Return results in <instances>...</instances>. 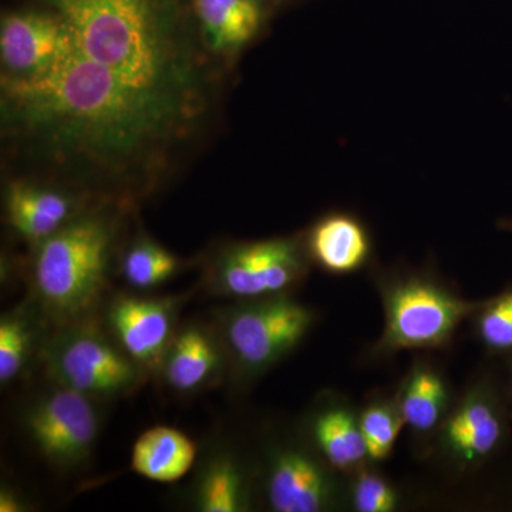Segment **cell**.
Instances as JSON below:
<instances>
[{
	"instance_id": "cell-13",
	"label": "cell",
	"mask_w": 512,
	"mask_h": 512,
	"mask_svg": "<svg viewBox=\"0 0 512 512\" xmlns=\"http://www.w3.org/2000/svg\"><path fill=\"white\" fill-rule=\"evenodd\" d=\"M229 375V360L214 323L187 322L165 350L157 377L170 392L192 396L212 389Z\"/></svg>"
},
{
	"instance_id": "cell-25",
	"label": "cell",
	"mask_w": 512,
	"mask_h": 512,
	"mask_svg": "<svg viewBox=\"0 0 512 512\" xmlns=\"http://www.w3.org/2000/svg\"><path fill=\"white\" fill-rule=\"evenodd\" d=\"M29 501L25 495L18 491V488L10 487V485H2L0 490V512H25L29 511Z\"/></svg>"
},
{
	"instance_id": "cell-18",
	"label": "cell",
	"mask_w": 512,
	"mask_h": 512,
	"mask_svg": "<svg viewBox=\"0 0 512 512\" xmlns=\"http://www.w3.org/2000/svg\"><path fill=\"white\" fill-rule=\"evenodd\" d=\"M52 326L32 301L3 313L0 318V384L10 386L40 363Z\"/></svg>"
},
{
	"instance_id": "cell-21",
	"label": "cell",
	"mask_w": 512,
	"mask_h": 512,
	"mask_svg": "<svg viewBox=\"0 0 512 512\" xmlns=\"http://www.w3.org/2000/svg\"><path fill=\"white\" fill-rule=\"evenodd\" d=\"M394 400L404 424L420 437H433L451 410L447 380L427 362L410 369Z\"/></svg>"
},
{
	"instance_id": "cell-14",
	"label": "cell",
	"mask_w": 512,
	"mask_h": 512,
	"mask_svg": "<svg viewBox=\"0 0 512 512\" xmlns=\"http://www.w3.org/2000/svg\"><path fill=\"white\" fill-rule=\"evenodd\" d=\"M192 6L205 46L231 73L276 16L266 0H192Z\"/></svg>"
},
{
	"instance_id": "cell-26",
	"label": "cell",
	"mask_w": 512,
	"mask_h": 512,
	"mask_svg": "<svg viewBox=\"0 0 512 512\" xmlns=\"http://www.w3.org/2000/svg\"><path fill=\"white\" fill-rule=\"evenodd\" d=\"M271 6L272 10L278 15V13L284 12L286 9H291L293 6L299 5V3L305 2V0H266Z\"/></svg>"
},
{
	"instance_id": "cell-27",
	"label": "cell",
	"mask_w": 512,
	"mask_h": 512,
	"mask_svg": "<svg viewBox=\"0 0 512 512\" xmlns=\"http://www.w3.org/2000/svg\"><path fill=\"white\" fill-rule=\"evenodd\" d=\"M498 227H500L501 229H504V231L512 232V218H510V220L498 221Z\"/></svg>"
},
{
	"instance_id": "cell-20",
	"label": "cell",
	"mask_w": 512,
	"mask_h": 512,
	"mask_svg": "<svg viewBox=\"0 0 512 512\" xmlns=\"http://www.w3.org/2000/svg\"><path fill=\"white\" fill-rule=\"evenodd\" d=\"M185 261L151 237L137 222L130 229L117 258L116 276L134 292H150L187 269Z\"/></svg>"
},
{
	"instance_id": "cell-5",
	"label": "cell",
	"mask_w": 512,
	"mask_h": 512,
	"mask_svg": "<svg viewBox=\"0 0 512 512\" xmlns=\"http://www.w3.org/2000/svg\"><path fill=\"white\" fill-rule=\"evenodd\" d=\"M384 329L376 352L440 349L448 345L464 319L473 318L484 301H468L429 274L380 275Z\"/></svg>"
},
{
	"instance_id": "cell-15",
	"label": "cell",
	"mask_w": 512,
	"mask_h": 512,
	"mask_svg": "<svg viewBox=\"0 0 512 512\" xmlns=\"http://www.w3.org/2000/svg\"><path fill=\"white\" fill-rule=\"evenodd\" d=\"M255 473L229 444L208 448L197 468L188 505L200 512H248L254 507Z\"/></svg>"
},
{
	"instance_id": "cell-23",
	"label": "cell",
	"mask_w": 512,
	"mask_h": 512,
	"mask_svg": "<svg viewBox=\"0 0 512 512\" xmlns=\"http://www.w3.org/2000/svg\"><path fill=\"white\" fill-rule=\"evenodd\" d=\"M474 318L477 338L488 352L512 355V285L500 295L485 299Z\"/></svg>"
},
{
	"instance_id": "cell-16",
	"label": "cell",
	"mask_w": 512,
	"mask_h": 512,
	"mask_svg": "<svg viewBox=\"0 0 512 512\" xmlns=\"http://www.w3.org/2000/svg\"><path fill=\"white\" fill-rule=\"evenodd\" d=\"M303 437L339 474H355L370 463L359 413L339 397L315 403L303 421Z\"/></svg>"
},
{
	"instance_id": "cell-6",
	"label": "cell",
	"mask_w": 512,
	"mask_h": 512,
	"mask_svg": "<svg viewBox=\"0 0 512 512\" xmlns=\"http://www.w3.org/2000/svg\"><path fill=\"white\" fill-rule=\"evenodd\" d=\"M316 313L292 295L235 301L215 315L229 375L248 382L264 375L309 335Z\"/></svg>"
},
{
	"instance_id": "cell-2",
	"label": "cell",
	"mask_w": 512,
	"mask_h": 512,
	"mask_svg": "<svg viewBox=\"0 0 512 512\" xmlns=\"http://www.w3.org/2000/svg\"><path fill=\"white\" fill-rule=\"evenodd\" d=\"M136 215L123 205L97 202L29 249V299L52 328L99 313Z\"/></svg>"
},
{
	"instance_id": "cell-12",
	"label": "cell",
	"mask_w": 512,
	"mask_h": 512,
	"mask_svg": "<svg viewBox=\"0 0 512 512\" xmlns=\"http://www.w3.org/2000/svg\"><path fill=\"white\" fill-rule=\"evenodd\" d=\"M62 22L52 9L15 0L0 15V79L19 80L42 72L55 59Z\"/></svg>"
},
{
	"instance_id": "cell-7",
	"label": "cell",
	"mask_w": 512,
	"mask_h": 512,
	"mask_svg": "<svg viewBox=\"0 0 512 512\" xmlns=\"http://www.w3.org/2000/svg\"><path fill=\"white\" fill-rule=\"evenodd\" d=\"M100 402L50 383L33 394L20 413L30 446L60 471L83 467L92 457L101 430Z\"/></svg>"
},
{
	"instance_id": "cell-22",
	"label": "cell",
	"mask_w": 512,
	"mask_h": 512,
	"mask_svg": "<svg viewBox=\"0 0 512 512\" xmlns=\"http://www.w3.org/2000/svg\"><path fill=\"white\" fill-rule=\"evenodd\" d=\"M370 463H383L392 456L404 420L396 400H375L359 413Z\"/></svg>"
},
{
	"instance_id": "cell-8",
	"label": "cell",
	"mask_w": 512,
	"mask_h": 512,
	"mask_svg": "<svg viewBox=\"0 0 512 512\" xmlns=\"http://www.w3.org/2000/svg\"><path fill=\"white\" fill-rule=\"evenodd\" d=\"M338 474L305 437H278L264 448L258 483L269 511L326 512L345 501Z\"/></svg>"
},
{
	"instance_id": "cell-24",
	"label": "cell",
	"mask_w": 512,
	"mask_h": 512,
	"mask_svg": "<svg viewBox=\"0 0 512 512\" xmlns=\"http://www.w3.org/2000/svg\"><path fill=\"white\" fill-rule=\"evenodd\" d=\"M349 487V503L357 512H393L399 505V494L389 481L365 467L352 474Z\"/></svg>"
},
{
	"instance_id": "cell-9",
	"label": "cell",
	"mask_w": 512,
	"mask_h": 512,
	"mask_svg": "<svg viewBox=\"0 0 512 512\" xmlns=\"http://www.w3.org/2000/svg\"><path fill=\"white\" fill-rule=\"evenodd\" d=\"M184 296H154L143 292L109 295L99 311L104 328L148 376H156L165 350L178 328Z\"/></svg>"
},
{
	"instance_id": "cell-11",
	"label": "cell",
	"mask_w": 512,
	"mask_h": 512,
	"mask_svg": "<svg viewBox=\"0 0 512 512\" xmlns=\"http://www.w3.org/2000/svg\"><path fill=\"white\" fill-rule=\"evenodd\" d=\"M2 178L3 221L29 249L97 204L56 181L25 175Z\"/></svg>"
},
{
	"instance_id": "cell-10",
	"label": "cell",
	"mask_w": 512,
	"mask_h": 512,
	"mask_svg": "<svg viewBox=\"0 0 512 512\" xmlns=\"http://www.w3.org/2000/svg\"><path fill=\"white\" fill-rule=\"evenodd\" d=\"M507 416L493 384L481 382L451 407L436 433L437 448L451 464L473 468L485 463L503 446Z\"/></svg>"
},
{
	"instance_id": "cell-3",
	"label": "cell",
	"mask_w": 512,
	"mask_h": 512,
	"mask_svg": "<svg viewBox=\"0 0 512 512\" xmlns=\"http://www.w3.org/2000/svg\"><path fill=\"white\" fill-rule=\"evenodd\" d=\"M200 266L202 289L234 302L291 295L313 268L303 231L254 241L217 242L201 255Z\"/></svg>"
},
{
	"instance_id": "cell-1",
	"label": "cell",
	"mask_w": 512,
	"mask_h": 512,
	"mask_svg": "<svg viewBox=\"0 0 512 512\" xmlns=\"http://www.w3.org/2000/svg\"><path fill=\"white\" fill-rule=\"evenodd\" d=\"M28 2L56 12L62 40L42 72L0 79L2 175L138 210L210 143L234 73L192 0Z\"/></svg>"
},
{
	"instance_id": "cell-28",
	"label": "cell",
	"mask_w": 512,
	"mask_h": 512,
	"mask_svg": "<svg viewBox=\"0 0 512 512\" xmlns=\"http://www.w3.org/2000/svg\"><path fill=\"white\" fill-rule=\"evenodd\" d=\"M510 397L512 402V367H511V379H510Z\"/></svg>"
},
{
	"instance_id": "cell-17",
	"label": "cell",
	"mask_w": 512,
	"mask_h": 512,
	"mask_svg": "<svg viewBox=\"0 0 512 512\" xmlns=\"http://www.w3.org/2000/svg\"><path fill=\"white\" fill-rule=\"evenodd\" d=\"M312 265L330 275H350L370 264L373 239L365 222L346 211H332L303 229Z\"/></svg>"
},
{
	"instance_id": "cell-4",
	"label": "cell",
	"mask_w": 512,
	"mask_h": 512,
	"mask_svg": "<svg viewBox=\"0 0 512 512\" xmlns=\"http://www.w3.org/2000/svg\"><path fill=\"white\" fill-rule=\"evenodd\" d=\"M40 366L50 383L100 403L130 396L150 377L111 338L99 313L50 329Z\"/></svg>"
},
{
	"instance_id": "cell-19",
	"label": "cell",
	"mask_w": 512,
	"mask_h": 512,
	"mask_svg": "<svg viewBox=\"0 0 512 512\" xmlns=\"http://www.w3.org/2000/svg\"><path fill=\"white\" fill-rule=\"evenodd\" d=\"M198 447L183 431L151 427L140 434L131 450V470L154 483L173 484L197 463Z\"/></svg>"
}]
</instances>
